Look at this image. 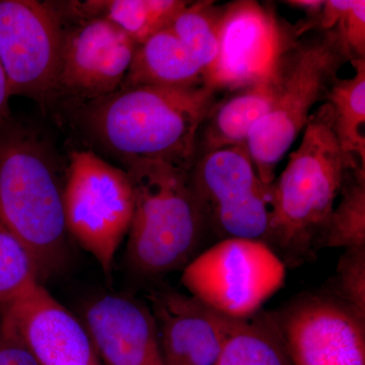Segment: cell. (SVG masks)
I'll return each mask as SVG.
<instances>
[{
	"label": "cell",
	"mask_w": 365,
	"mask_h": 365,
	"mask_svg": "<svg viewBox=\"0 0 365 365\" xmlns=\"http://www.w3.org/2000/svg\"><path fill=\"white\" fill-rule=\"evenodd\" d=\"M207 83L121 88L79 104V120L98 148L122 165L160 160L191 170L199 130L220 101Z\"/></svg>",
	"instance_id": "1"
},
{
	"label": "cell",
	"mask_w": 365,
	"mask_h": 365,
	"mask_svg": "<svg viewBox=\"0 0 365 365\" xmlns=\"http://www.w3.org/2000/svg\"><path fill=\"white\" fill-rule=\"evenodd\" d=\"M352 169L357 168L341 150L332 109L326 102L309 116L302 143L272 185L265 244L285 267H297L316 257L319 237Z\"/></svg>",
	"instance_id": "2"
},
{
	"label": "cell",
	"mask_w": 365,
	"mask_h": 365,
	"mask_svg": "<svg viewBox=\"0 0 365 365\" xmlns=\"http://www.w3.org/2000/svg\"><path fill=\"white\" fill-rule=\"evenodd\" d=\"M50 144L14 118L0 124V215L32 259L38 280L66 255V176Z\"/></svg>",
	"instance_id": "3"
},
{
	"label": "cell",
	"mask_w": 365,
	"mask_h": 365,
	"mask_svg": "<svg viewBox=\"0 0 365 365\" xmlns=\"http://www.w3.org/2000/svg\"><path fill=\"white\" fill-rule=\"evenodd\" d=\"M134 195L127 260L134 272L158 277L182 270L209 234L190 170L160 160L123 165Z\"/></svg>",
	"instance_id": "4"
},
{
	"label": "cell",
	"mask_w": 365,
	"mask_h": 365,
	"mask_svg": "<svg viewBox=\"0 0 365 365\" xmlns=\"http://www.w3.org/2000/svg\"><path fill=\"white\" fill-rule=\"evenodd\" d=\"M346 61L349 58L333 30L321 31L289 48L273 104L254 125L246 143L264 184L272 186L278 163L306 128L314 106L325 100Z\"/></svg>",
	"instance_id": "5"
},
{
	"label": "cell",
	"mask_w": 365,
	"mask_h": 365,
	"mask_svg": "<svg viewBox=\"0 0 365 365\" xmlns=\"http://www.w3.org/2000/svg\"><path fill=\"white\" fill-rule=\"evenodd\" d=\"M63 202L67 232L110 277L133 216V189L126 170L106 162L95 151H72Z\"/></svg>",
	"instance_id": "6"
},
{
	"label": "cell",
	"mask_w": 365,
	"mask_h": 365,
	"mask_svg": "<svg viewBox=\"0 0 365 365\" xmlns=\"http://www.w3.org/2000/svg\"><path fill=\"white\" fill-rule=\"evenodd\" d=\"M287 267L270 247L232 237L204 250L182 269V284L191 297L228 318L261 311L284 284Z\"/></svg>",
	"instance_id": "7"
},
{
	"label": "cell",
	"mask_w": 365,
	"mask_h": 365,
	"mask_svg": "<svg viewBox=\"0 0 365 365\" xmlns=\"http://www.w3.org/2000/svg\"><path fill=\"white\" fill-rule=\"evenodd\" d=\"M208 232L218 241L242 237L265 242L272 186L264 184L246 145L206 153L190 170Z\"/></svg>",
	"instance_id": "8"
},
{
	"label": "cell",
	"mask_w": 365,
	"mask_h": 365,
	"mask_svg": "<svg viewBox=\"0 0 365 365\" xmlns=\"http://www.w3.org/2000/svg\"><path fill=\"white\" fill-rule=\"evenodd\" d=\"M63 35L50 1L0 0V63L11 97L43 108L56 100Z\"/></svg>",
	"instance_id": "9"
},
{
	"label": "cell",
	"mask_w": 365,
	"mask_h": 365,
	"mask_svg": "<svg viewBox=\"0 0 365 365\" xmlns=\"http://www.w3.org/2000/svg\"><path fill=\"white\" fill-rule=\"evenodd\" d=\"M271 314L292 365H365V316L326 290Z\"/></svg>",
	"instance_id": "10"
},
{
	"label": "cell",
	"mask_w": 365,
	"mask_h": 365,
	"mask_svg": "<svg viewBox=\"0 0 365 365\" xmlns=\"http://www.w3.org/2000/svg\"><path fill=\"white\" fill-rule=\"evenodd\" d=\"M292 43L270 9L244 0L223 6L220 50L206 83L237 91L280 76Z\"/></svg>",
	"instance_id": "11"
},
{
	"label": "cell",
	"mask_w": 365,
	"mask_h": 365,
	"mask_svg": "<svg viewBox=\"0 0 365 365\" xmlns=\"http://www.w3.org/2000/svg\"><path fill=\"white\" fill-rule=\"evenodd\" d=\"M62 24L56 100L69 98L83 104L119 90L138 45L104 19Z\"/></svg>",
	"instance_id": "12"
},
{
	"label": "cell",
	"mask_w": 365,
	"mask_h": 365,
	"mask_svg": "<svg viewBox=\"0 0 365 365\" xmlns=\"http://www.w3.org/2000/svg\"><path fill=\"white\" fill-rule=\"evenodd\" d=\"M0 325L40 365H90L97 359L83 324L39 281L0 304Z\"/></svg>",
	"instance_id": "13"
},
{
	"label": "cell",
	"mask_w": 365,
	"mask_h": 365,
	"mask_svg": "<svg viewBox=\"0 0 365 365\" xmlns=\"http://www.w3.org/2000/svg\"><path fill=\"white\" fill-rule=\"evenodd\" d=\"M83 324L105 365H165L155 319L138 300L106 294L86 307Z\"/></svg>",
	"instance_id": "14"
},
{
	"label": "cell",
	"mask_w": 365,
	"mask_h": 365,
	"mask_svg": "<svg viewBox=\"0 0 365 365\" xmlns=\"http://www.w3.org/2000/svg\"><path fill=\"white\" fill-rule=\"evenodd\" d=\"M148 302L165 365H217L222 334L216 312L170 288L153 290Z\"/></svg>",
	"instance_id": "15"
},
{
	"label": "cell",
	"mask_w": 365,
	"mask_h": 365,
	"mask_svg": "<svg viewBox=\"0 0 365 365\" xmlns=\"http://www.w3.org/2000/svg\"><path fill=\"white\" fill-rule=\"evenodd\" d=\"M190 1L182 0H86L50 1L62 23L104 19L126 33L137 45L169 29Z\"/></svg>",
	"instance_id": "16"
},
{
	"label": "cell",
	"mask_w": 365,
	"mask_h": 365,
	"mask_svg": "<svg viewBox=\"0 0 365 365\" xmlns=\"http://www.w3.org/2000/svg\"><path fill=\"white\" fill-rule=\"evenodd\" d=\"M279 81L280 76L261 81L220 101L199 130L195 162L211 151L246 145L254 125L272 106Z\"/></svg>",
	"instance_id": "17"
},
{
	"label": "cell",
	"mask_w": 365,
	"mask_h": 365,
	"mask_svg": "<svg viewBox=\"0 0 365 365\" xmlns=\"http://www.w3.org/2000/svg\"><path fill=\"white\" fill-rule=\"evenodd\" d=\"M203 83L202 69L169 28L137 46L121 88H188Z\"/></svg>",
	"instance_id": "18"
},
{
	"label": "cell",
	"mask_w": 365,
	"mask_h": 365,
	"mask_svg": "<svg viewBox=\"0 0 365 365\" xmlns=\"http://www.w3.org/2000/svg\"><path fill=\"white\" fill-rule=\"evenodd\" d=\"M218 317L222 347L217 365H292L271 312L261 309L242 319Z\"/></svg>",
	"instance_id": "19"
},
{
	"label": "cell",
	"mask_w": 365,
	"mask_h": 365,
	"mask_svg": "<svg viewBox=\"0 0 365 365\" xmlns=\"http://www.w3.org/2000/svg\"><path fill=\"white\" fill-rule=\"evenodd\" d=\"M351 78H336L327 93L333 130L341 150L357 169L365 170V59L350 61Z\"/></svg>",
	"instance_id": "20"
},
{
	"label": "cell",
	"mask_w": 365,
	"mask_h": 365,
	"mask_svg": "<svg viewBox=\"0 0 365 365\" xmlns=\"http://www.w3.org/2000/svg\"><path fill=\"white\" fill-rule=\"evenodd\" d=\"M317 249L365 247V170L347 173Z\"/></svg>",
	"instance_id": "21"
},
{
	"label": "cell",
	"mask_w": 365,
	"mask_h": 365,
	"mask_svg": "<svg viewBox=\"0 0 365 365\" xmlns=\"http://www.w3.org/2000/svg\"><path fill=\"white\" fill-rule=\"evenodd\" d=\"M222 9L212 1L189 2L170 26L202 69L205 83L217 59Z\"/></svg>",
	"instance_id": "22"
},
{
	"label": "cell",
	"mask_w": 365,
	"mask_h": 365,
	"mask_svg": "<svg viewBox=\"0 0 365 365\" xmlns=\"http://www.w3.org/2000/svg\"><path fill=\"white\" fill-rule=\"evenodd\" d=\"M37 281L30 255L0 215V304L18 297Z\"/></svg>",
	"instance_id": "23"
},
{
	"label": "cell",
	"mask_w": 365,
	"mask_h": 365,
	"mask_svg": "<svg viewBox=\"0 0 365 365\" xmlns=\"http://www.w3.org/2000/svg\"><path fill=\"white\" fill-rule=\"evenodd\" d=\"M326 292L365 316V247L345 249Z\"/></svg>",
	"instance_id": "24"
},
{
	"label": "cell",
	"mask_w": 365,
	"mask_h": 365,
	"mask_svg": "<svg viewBox=\"0 0 365 365\" xmlns=\"http://www.w3.org/2000/svg\"><path fill=\"white\" fill-rule=\"evenodd\" d=\"M332 30L349 61L365 59L364 0H349Z\"/></svg>",
	"instance_id": "25"
},
{
	"label": "cell",
	"mask_w": 365,
	"mask_h": 365,
	"mask_svg": "<svg viewBox=\"0 0 365 365\" xmlns=\"http://www.w3.org/2000/svg\"><path fill=\"white\" fill-rule=\"evenodd\" d=\"M0 365H40L20 341L14 339L0 325Z\"/></svg>",
	"instance_id": "26"
},
{
	"label": "cell",
	"mask_w": 365,
	"mask_h": 365,
	"mask_svg": "<svg viewBox=\"0 0 365 365\" xmlns=\"http://www.w3.org/2000/svg\"><path fill=\"white\" fill-rule=\"evenodd\" d=\"M11 98L6 72H4V67L0 63V124L6 123V121L13 118L11 107H9Z\"/></svg>",
	"instance_id": "27"
},
{
	"label": "cell",
	"mask_w": 365,
	"mask_h": 365,
	"mask_svg": "<svg viewBox=\"0 0 365 365\" xmlns=\"http://www.w3.org/2000/svg\"><path fill=\"white\" fill-rule=\"evenodd\" d=\"M324 2L325 1H323V0H289V1H285V4L287 6L306 11L309 16H313L314 20H317L319 14L322 13Z\"/></svg>",
	"instance_id": "28"
},
{
	"label": "cell",
	"mask_w": 365,
	"mask_h": 365,
	"mask_svg": "<svg viewBox=\"0 0 365 365\" xmlns=\"http://www.w3.org/2000/svg\"><path fill=\"white\" fill-rule=\"evenodd\" d=\"M90 365H100V364H98V360L95 359V360H93V362H91V364Z\"/></svg>",
	"instance_id": "29"
}]
</instances>
